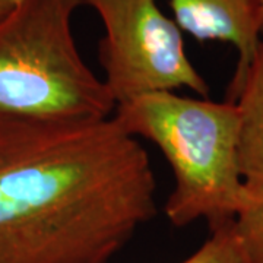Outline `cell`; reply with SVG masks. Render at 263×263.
<instances>
[{
    "instance_id": "cell-1",
    "label": "cell",
    "mask_w": 263,
    "mask_h": 263,
    "mask_svg": "<svg viewBox=\"0 0 263 263\" xmlns=\"http://www.w3.org/2000/svg\"><path fill=\"white\" fill-rule=\"evenodd\" d=\"M155 212L149 157L113 117L0 120V263H107Z\"/></svg>"
},
{
    "instance_id": "cell-2",
    "label": "cell",
    "mask_w": 263,
    "mask_h": 263,
    "mask_svg": "<svg viewBox=\"0 0 263 263\" xmlns=\"http://www.w3.org/2000/svg\"><path fill=\"white\" fill-rule=\"evenodd\" d=\"M113 119L133 138L152 142L170 164L174 190L164 212L173 226L206 219L214 228L234 219L247 190L235 103L154 92L117 104Z\"/></svg>"
},
{
    "instance_id": "cell-3",
    "label": "cell",
    "mask_w": 263,
    "mask_h": 263,
    "mask_svg": "<svg viewBox=\"0 0 263 263\" xmlns=\"http://www.w3.org/2000/svg\"><path fill=\"white\" fill-rule=\"evenodd\" d=\"M82 0H18L0 18V120L92 122L116 101L81 56L72 16Z\"/></svg>"
},
{
    "instance_id": "cell-4",
    "label": "cell",
    "mask_w": 263,
    "mask_h": 263,
    "mask_svg": "<svg viewBox=\"0 0 263 263\" xmlns=\"http://www.w3.org/2000/svg\"><path fill=\"white\" fill-rule=\"evenodd\" d=\"M103 21L98 44L104 84L116 104L187 88L208 98L209 85L190 62L183 31L157 0H82Z\"/></svg>"
},
{
    "instance_id": "cell-5",
    "label": "cell",
    "mask_w": 263,
    "mask_h": 263,
    "mask_svg": "<svg viewBox=\"0 0 263 263\" xmlns=\"http://www.w3.org/2000/svg\"><path fill=\"white\" fill-rule=\"evenodd\" d=\"M179 28L197 41H221L237 51L227 101L234 103L262 41L257 0H168Z\"/></svg>"
},
{
    "instance_id": "cell-6",
    "label": "cell",
    "mask_w": 263,
    "mask_h": 263,
    "mask_svg": "<svg viewBox=\"0 0 263 263\" xmlns=\"http://www.w3.org/2000/svg\"><path fill=\"white\" fill-rule=\"evenodd\" d=\"M237 155L246 186L263 187V38L234 100Z\"/></svg>"
},
{
    "instance_id": "cell-7",
    "label": "cell",
    "mask_w": 263,
    "mask_h": 263,
    "mask_svg": "<svg viewBox=\"0 0 263 263\" xmlns=\"http://www.w3.org/2000/svg\"><path fill=\"white\" fill-rule=\"evenodd\" d=\"M246 187L245 202L233 224L247 263H263V187Z\"/></svg>"
},
{
    "instance_id": "cell-8",
    "label": "cell",
    "mask_w": 263,
    "mask_h": 263,
    "mask_svg": "<svg viewBox=\"0 0 263 263\" xmlns=\"http://www.w3.org/2000/svg\"><path fill=\"white\" fill-rule=\"evenodd\" d=\"M233 221L211 228L206 241L181 263H247Z\"/></svg>"
},
{
    "instance_id": "cell-9",
    "label": "cell",
    "mask_w": 263,
    "mask_h": 263,
    "mask_svg": "<svg viewBox=\"0 0 263 263\" xmlns=\"http://www.w3.org/2000/svg\"><path fill=\"white\" fill-rule=\"evenodd\" d=\"M16 2H18V0H0V18H2L3 15H6V13L15 6Z\"/></svg>"
},
{
    "instance_id": "cell-10",
    "label": "cell",
    "mask_w": 263,
    "mask_h": 263,
    "mask_svg": "<svg viewBox=\"0 0 263 263\" xmlns=\"http://www.w3.org/2000/svg\"><path fill=\"white\" fill-rule=\"evenodd\" d=\"M257 2H259V24H260V32L263 38V0H257Z\"/></svg>"
}]
</instances>
